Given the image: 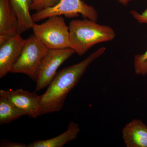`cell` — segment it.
Wrapping results in <instances>:
<instances>
[{
	"label": "cell",
	"instance_id": "ac0fdd59",
	"mask_svg": "<svg viewBox=\"0 0 147 147\" xmlns=\"http://www.w3.org/2000/svg\"><path fill=\"white\" fill-rule=\"evenodd\" d=\"M117 1L123 5L126 6L132 0H117Z\"/></svg>",
	"mask_w": 147,
	"mask_h": 147
},
{
	"label": "cell",
	"instance_id": "e0dca14e",
	"mask_svg": "<svg viewBox=\"0 0 147 147\" xmlns=\"http://www.w3.org/2000/svg\"><path fill=\"white\" fill-rule=\"evenodd\" d=\"M28 145L23 143L13 142L9 141H2L1 142V147H26Z\"/></svg>",
	"mask_w": 147,
	"mask_h": 147
},
{
	"label": "cell",
	"instance_id": "3957f363",
	"mask_svg": "<svg viewBox=\"0 0 147 147\" xmlns=\"http://www.w3.org/2000/svg\"><path fill=\"white\" fill-rule=\"evenodd\" d=\"M32 29L34 34L48 49L70 47L69 28L61 16H51L41 24L35 23Z\"/></svg>",
	"mask_w": 147,
	"mask_h": 147
},
{
	"label": "cell",
	"instance_id": "277c9868",
	"mask_svg": "<svg viewBox=\"0 0 147 147\" xmlns=\"http://www.w3.org/2000/svg\"><path fill=\"white\" fill-rule=\"evenodd\" d=\"M49 50L37 37L32 35L26 39L21 56L11 72L26 74L36 82L39 66Z\"/></svg>",
	"mask_w": 147,
	"mask_h": 147
},
{
	"label": "cell",
	"instance_id": "5bb4252c",
	"mask_svg": "<svg viewBox=\"0 0 147 147\" xmlns=\"http://www.w3.org/2000/svg\"><path fill=\"white\" fill-rule=\"evenodd\" d=\"M134 67L136 74L143 76L147 75V50L144 54L135 55Z\"/></svg>",
	"mask_w": 147,
	"mask_h": 147
},
{
	"label": "cell",
	"instance_id": "30bf717a",
	"mask_svg": "<svg viewBox=\"0 0 147 147\" xmlns=\"http://www.w3.org/2000/svg\"><path fill=\"white\" fill-rule=\"evenodd\" d=\"M122 137L127 147H147V126L140 120H133L123 127Z\"/></svg>",
	"mask_w": 147,
	"mask_h": 147
},
{
	"label": "cell",
	"instance_id": "6da1fadb",
	"mask_svg": "<svg viewBox=\"0 0 147 147\" xmlns=\"http://www.w3.org/2000/svg\"><path fill=\"white\" fill-rule=\"evenodd\" d=\"M105 50V47H100L79 63L66 67L57 73L47 90L41 95L40 115L60 111L69 93L78 84L89 66Z\"/></svg>",
	"mask_w": 147,
	"mask_h": 147
},
{
	"label": "cell",
	"instance_id": "52a82bcc",
	"mask_svg": "<svg viewBox=\"0 0 147 147\" xmlns=\"http://www.w3.org/2000/svg\"><path fill=\"white\" fill-rule=\"evenodd\" d=\"M0 96L8 99L13 105L25 111L27 116L36 118L40 115L41 95L22 89L1 90Z\"/></svg>",
	"mask_w": 147,
	"mask_h": 147
},
{
	"label": "cell",
	"instance_id": "5b68a950",
	"mask_svg": "<svg viewBox=\"0 0 147 147\" xmlns=\"http://www.w3.org/2000/svg\"><path fill=\"white\" fill-rule=\"evenodd\" d=\"M79 14L95 21L98 17L96 9L82 0H61L55 7L36 11L32 16L33 21L36 22L52 16L64 15L67 18H74Z\"/></svg>",
	"mask_w": 147,
	"mask_h": 147
},
{
	"label": "cell",
	"instance_id": "8992f818",
	"mask_svg": "<svg viewBox=\"0 0 147 147\" xmlns=\"http://www.w3.org/2000/svg\"><path fill=\"white\" fill-rule=\"evenodd\" d=\"M75 53V50L70 47L50 49L38 68L36 81V92L48 87L56 76L59 67Z\"/></svg>",
	"mask_w": 147,
	"mask_h": 147
},
{
	"label": "cell",
	"instance_id": "7c38bea8",
	"mask_svg": "<svg viewBox=\"0 0 147 147\" xmlns=\"http://www.w3.org/2000/svg\"><path fill=\"white\" fill-rule=\"evenodd\" d=\"M11 5L16 13L18 21V33L32 28L35 22L30 10L33 0H10Z\"/></svg>",
	"mask_w": 147,
	"mask_h": 147
},
{
	"label": "cell",
	"instance_id": "2e32d148",
	"mask_svg": "<svg viewBox=\"0 0 147 147\" xmlns=\"http://www.w3.org/2000/svg\"><path fill=\"white\" fill-rule=\"evenodd\" d=\"M130 13L139 24H147V8L142 13L135 10L131 11Z\"/></svg>",
	"mask_w": 147,
	"mask_h": 147
},
{
	"label": "cell",
	"instance_id": "9c48e42d",
	"mask_svg": "<svg viewBox=\"0 0 147 147\" xmlns=\"http://www.w3.org/2000/svg\"><path fill=\"white\" fill-rule=\"evenodd\" d=\"M18 21L10 0H0V45L18 33Z\"/></svg>",
	"mask_w": 147,
	"mask_h": 147
},
{
	"label": "cell",
	"instance_id": "7a4b0ae2",
	"mask_svg": "<svg viewBox=\"0 0 147 147\" xmlns=\"http://www.w3.org/2000/svg\"><path fill=\"white\" fill-rule=\"evenodd\" d=\"M70 47L82 56L98 43L113 40L115 33L111 27L85 18L73 20L69 26Z\"/></svg>",
	"mask_w": 147,
	"mask_h": 147
},
{
	"label": "cell",
	"instance_id": "9a60e30c",
	"mask_svg": "<svg viewBox=\"0 0 147 147\" xmlns=\"http://www.w3.org/2000/svg\"><path fill=\"white\" fill-rule=\"evenodd\" d=\"M61 0H33L30 10L40 11L57 5Z\"/></svg>",
	"mask_w": 147,
	"mask_h": 147
},
{
	"label": "cell",
	"instance_id": "8fae6325",
	"mask_svg": "<svg viewBox=\"0 0 147 147\" xmlns=\"http://www.w3.org/2000/svg\"><path fill=\"white\" fill-rule=\"evenodd\" d=\"M80 131L78 124L71 121L67 129L59 135L46 140H38L28 145V147H62L77 139Z\"/></svg>",
	"mask_w": 147,
	"mask_h": 147
},
{
	"label": "cell",
	"instance_id": "4fadbf2b",
	"mask_svg": "<svg viewBox=\"0 0 147 147\" xmlns=\"http://www.w3.org/2000/svg\"><path fill=\"white\" fill-rule=\"evenodd\" d=\"M23 116L27 113L17 108L5 98L0 96V124H6Z\"/></svg>",
	"mask_w": 147,
	"mask_h": 147
},
{
	"label": "cell",
	"instance_id": "ba28073f",
	"mask_svg": "<svg viewBox=\"0 0 147 147\" xmlns=\"http://www.w3.org/2000/svg\"><path fill=\"white\" fill-rule=\"evenodd\" d=\"M26 41V39L17 34L0 45V79L11 72L21 56Z\"/></svg>",
	"mask_w": 147,
	"mask_h": 147
}]
</instances>
